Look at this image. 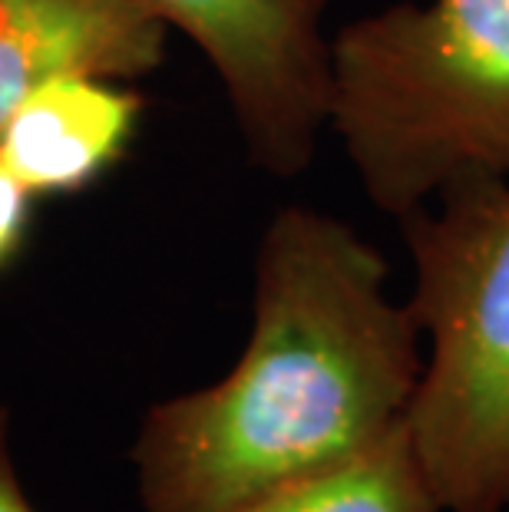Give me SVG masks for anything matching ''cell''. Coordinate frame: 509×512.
<instances>
[{"instance_id":"1","label":"cell","mask_w":509,"mask_h":512,"mask_svg":"<svg viewBox=\"0 0 509 512\" xmlns=\"http://www.w3.org/2000/svg\"><path fill=\"white\" fill-rule=\"evenodd\" d=\"M387 278V258L351 225L281 209L258 245L242 357L139 427L143 512H235L397 430L424 374V334Z\"/></svg>"},{"instance_id":"2","label":"cell","mask_w":509,"mask_h":512,"mask_svg":"<svg viewBox=\"0 0 509 512\" xmlns=\"http://www.w3.org/2000/svg\"><path fill=\"white\" fill-rule=\"evenodd\" d=\"M328 126L394 219L463 179H509V0H404L344 24Z\"/></svg>"},{"instance_id":"3","label":"cell","mask_w":509,"mask_h":512,"mask_svg":"<svg viewBox=\"0 0 509 512\" xmlns=\"http://www.w3.org/2000/svg\"><path fill=\"white\" fill-rule=\"evenodd\" d=\"M397 225L427 341L414 453L443 512H509V179H463Z\"/></svg>"},{"instance_id":"4","label":"cell","mask_w":509,"mask_h":512,"mask_svg":"<svg viewBox=\"0 0 509 512\" xmlns=\"http://www.w3.org/2000/svg\"><path fill=\"white\" fill-rule=\"evenodd\" d=\"M209 57L252 159L278 176L311 162L328 126L331 0H143Z\"/></svg>"},{"instance_id":"5","label":"cell","mask_w":509,"mask_h":512,"mask_svg":"<svg viewBox=\"0 0 509 512\" xmlns=\"http://www.w3.org/2000/svg\"><path fill=\"white\" fill-rule=\"evenodd\" d=\"M166 30L143 0H0V129L63 76L153 73L166 57Z\"/></svg>"},{"instance_id":"6","label":"cell","mask_w":509,"mask_h":512,"mask_svg":"<svg viewBox=\"0 0 509 512\" xmlns=\"http://www.w3.org/2000/svg\"><path fill=\"white\" fill-rule=\"evenodd\" d=\"M143 100L113 80L63 76L17 106L0 129V159L40 192H77L123 156L136 133Z\"/></svg>"},{"instance_id":"7","label":"cell","mask_w":509,"mask_h":512,"mask_svg":"<svg viewBox=\"0 0 509 512\" xmlns=\"http://www.w3.org/2000/svg\"><path fill=\"white\" fill-rule=\"evenodd\" d=\"M235 512H443L407 420L364 453L275 489Z\"/></svg>"},{"instance_id":"8","label":"cell","mask_w":509,"mask_h":512,"mask_svg":"<svg viewBox=\"0 0 509 512\" xmlns=\"http://www.w3.org/2000/svg\"><path fill=\"white\" fill-rule=\"evenodd\" d=\"M0 512H37L20 486L14 456H10V420L0 407Z\"/></svg>"}]
</instances>
